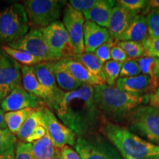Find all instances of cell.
I'll return each instance as SVG.
<instances>
[{
	"instance_id": "cell-1",
	"label": "cell",
	"mask_w": 159,
	"mask_h": 159,
	"mask_svg": "<svg viewBox=\"0 0 159 159\" xmlns=\"http://www.w3.org/2000/svg\"><path fill=\"white\" fill-rule=\"evenodd\" d=\"M94 86L84 84L77 90L64 92L53 105L57 118L79 136L94 133L102 115L94 99Z\"/></svg>"
},
{
	"instance_id": "cell-2",
	"label": "cell",
	"mask_w": 159,
	"mask_h": 159,
	"mask_svg": "<svg viewBox=\"0 0 159 159\" xmlns=\"http://www.w3.org/2000/svg\"><path fill=\"white\" fill-rule=\"evenodd\" d=\"M94 89L95 102L102 116L116 124L128 121L136 108L149 104V94L134 95L107 84Z\"/></svg>"
},
{
	"instance_id": "cell-3",
	"label": "cell",
	"mask_w": 159,
	"mask_h": 159,
	"mask_svg": "<svg viewBox=\"0 0 159 159\" xmlns=\"http://www.w3.org/2000/svg\"><path fill=\"white\" fill-rule=\"evenodd\" d=\"M99 129L122 156L123 159H145L159 156V146L142 139L128 128L102 116Z\"/></svg>"
},
{
	"instance_id": "cell-4",
	"label": "cell",
	"mask_w": 159,
	"mask_h": 159,
	"mask_svg": "<svg viewBox=\"0 0 159 159\" xmlns=\"http://www.w3.org/2000/svg\"><path fill=\"white\" fill-rule=\"evenodd\" d=\"M24 5L16 3L0 11V43L9 45L30 30Z\"/></svg>"
},
{
	"instance_id": "cell-5",
	"label": "cell",
	"mask_w": 159,
	"mask_h": 159,
	"mask_svg": "<svg viewBox=\"0 0 159 159\" xmlns=\"http://www.w3.org/2000/svg\"><path fill=\"white\" fill-rule=\"evenodd\" d=\"M129 130L159 146V110L150 105H141L128 119Z\"/></svg>"
},
{
	"instance_id": "cell-6",
	"label": "cell",
	"mask_w": 159,
	"mask_h": 159,
	"mask_svg": "<svg viewBox=\"0 0 159 159\" xmlns=\"http://www.w3.org/2000/svg\"><path fill=\"white\" fill-rule=\"evenodd\" d=\"M66 4L58 0H27L24 7L32 28L42 29L57 21Z\"/></svg>"
},
{
	"instance_id": "cell-7",
	"label": "cell",
	"mask_w": 159,
	"mask_h": 159,
	"mask_svg": "<svg viewBox=\"0 0 159 159\" xmlns=\"http://www.w3.org/2000/svg\"><path fill=\"white\" fill-rule=\"evenodd\" d=\"M75 149L82 159H123L106 137L95 133L77 136Z\"/></svg>"
},
{
	"instance_id": "cell-8",
	"label": "cell",
	"mask_w": 159,
	"mask_h": 159,
	"mask_svg": "<svg viewBox=\"0 0 159 159\" xmlns=\"http://www.w3.org/2000/svg\"><path fill=\"white\" fill-rule=\"evenodd\" d=\"M41 30L52 51L59 60L73 58L77 55L68 32L63 22L57 21Z\"/></svg>"
},
{
	"instance_id": "cell-9",
	"label": "cell",
	"mask_w": 159,
	"mask_h": 159,
	"mask_svg": "<svg viewBox=\"0 0 159 159\" xmlns=\"http://www.w3.org/2000/svg\"><path fill=\"white\" fill-rule=\"evenodd\" d=\"M12 48L27 52L46 62L58 61L43 36L41 29L32 28L21 39L7 45Z\"/></svg>"
},
{
	"instance_id": "cell-10",
	"label": "cell",
	"mask_w": 159,
	"mask_h": 159,
	"mask_svg": "<svg viewBox=\"0 0 159 159\" xmlns=\"http://www.w3.org/2000/svg\"><path fill=\"white\" fill-rule=\"evenodd\" d=\"M41 109L42 111L43 126L55 148L60 150L66 145H75L77 135L74 131L60 121L47 105L41 107Z\"/></svg>"
},
{
	"instance_id": "cell-11",
	"label": "cell",
	"mask_w": 159,
	"mask_h": 159,
	"mask_svg": "<svg viewBox=\"0 0 159 159\" xmlns=\"http://www.w3.org/2000/svg\"><path fill=\"white\" fill-rule=\"evenodd\" d=\"M21 66L0 47V91L5 97L15 88L22 85Z\"/></svg>"
},
{
	"instance_id": "cell-12",
	"label": "cell",
	"mask_w": 159,
	"mask_h": 159,
	"mask_svg": "<svg viewBox=\"0 0 159 159\" xmlns=\"http://www.w3.org/2000/svg\"><path fill=\"white\" fill-rule=\"evenodd\" d=\"M85 19L83 13L75 10L66 4L63 9V23L68 32L77 55L85 52L83 26Z\"/></svg>"
},
{
	"instance_id": "cell-13",
	"label": "cell",
	"mask_w": 159,
	"mask_h": 159,
	"mask_svg": "<svg viewBox=\"0 0 159 159\" xmlns=\"http://www.w3.org/2000/svg\"><path fill=\"white\" fill-rule=\"evenodd\" d=\"M44 105H47L44 101L30 94L21 85L12 90L2 99L0 107L6 113L25 108H40Z\"/></svg>"
},
{
	"instance_id": "cell-14",
	"label": "cell",
	"mask_w": 159,
	"mask_h": 159,
	"mask_svg": "<svg viewBox=\"0 0 159 159\" xmlns=\"http://www.w3.org/2000/svg\"><path fill=\"white\" fill-rule=\"evenodd\" d=\"M115 85L120 90L134 95L150 94L158 88L150 76L142 74L135 77H119Z\"/></svg>"
},
{
	"instance_id": "cell-15",
	"label": "cell",
	"mask_w": 159,
	"mask_h": 159,
	"mask_svg": "<svg viewBox=\"0 0 159 159\" xmlns=\"http://www.w3.org/2000/svg\"><path fill=\"white\" fill-rule=\"evenodd\" d=\"M21 72L23 88L30 94L44 101L47 106L51 108L53 103L52 96L40 83L33 66H21Z\"/></svg>"
},
{
	"instance_id": "cell-16",
	"label": "cell",
	"mask_w": 159,
	"mask_h": 159,
	"mask_svg": "<svg viewBox=\"0 0 159 159\" xmlns=\"http://www.w3.org/2000/svg\"><path fill=\"white\" fill-rule=\"evenodd\" d=\"M136 15V13L128 11L116 2L111 12L107 27L111 37L119 41V38L126 31Z\"/></svg>"
},
{
	"instance_id": "cell-17",
	"label": "cell",
	"mask_w": 159,
	"mask_h": 159,
	"mask_svg": "<svg viewBox=\"0 0 159 159\" xmlns=\"http://www.w3.org/2000/svg\"><path fill=\"white\" fill-rule=\"evenodd\" d=\"M83 37L86 53H94L98 47L112 38L108 29L89 21H85L83 26Z\"/></svg>"
},
{
	"instance_id": "cell-18",
	"label": "cell",
	"mask_w": 159,
	"mask_h": 159,
	"mask_svg": "<svg viewBox=\"0 0 159 159\" xmlns=\"http://www.w3.org/2000/svg\"><path fill=\"white\" fill-rule=\"evenodd\" d=\"M36 76L44 88L52 94L53 98V105L61 98L64 93L57 85L54 75L51 68L50 62H43L33 66Z\"/></svg>"
},
{
	"instance_id": "cell-19",
	"label": "cell",
	"mask_w": 159,
	"mask_h": 159,
	"mask_svg": "<svg viewBox=\"0 0 159 159\" xmlns=\"http://www.w3.org/2000/svg\"><path fill=\"white\" fill-rule=\"evenodd\" d=\"M114 0H97L96 5L89 11L83 12L85 19L107 28L111 12L116 5Z\"/></svg>"
},
{
	"instance_id": "cell-20",
	"label": "cell",
	"mask_w": 159,
	"mask_h": 159,
	"mask_svg": "<svg viewBox=\"0 0 159 159\" xmlns=\"http://www.w3.org/2000/svg\"><path fill=\"white\" fill-rule=\"evenodd\" d=\"M148 36L146 16L137 14L132 20L126 31L119 38L118 41H135L142 43Z\"/></svg>"
},
{
	"instance_id": "cell-21",
	"label": "cell",
	"mask_w": 159,
	"mask_h": 159,
	"mask_svg": "<svg viewBox=\"0 0 159 159\" xmlns=\"http://www.w3.org/2000/svg\"><path fill=\"white\" fill-rule=\"evenodd\" d=\"M51 68L54 75L55 81L60 89L64 92L77 90L84 84L75 80L64 68L61 60L51 61Z\"/></svg>"
},
{
	"instance_id": "cell-22",
	"label": "cell",
	"mask_w": 159,
	"mask_h": 159,
	"mask_svg": "<svg viewBox=\"0 0 159 159\" xmlns=\"http://www.w3.org/2000/svg\"><path fill=\"white\" fill-rule=\"evenodd\" d=\"M61 62L64 68L76 80L85 85L92 86L102 85L97 80L91 75L86 68L80 61L75 58L61 59Z\"/></svg>"
},
{
	"instance_id": "cell-23",
	"label": "cell",
	"mask_w": 159,
	"mask_h": 159,
	"mask_svg": "<svg viewBox=\"0 0 159 159\" xmlns=\"http://www.w3.org/2000/svg\"><path fill=\"white\" fill-rule=\"evenodd\" d=\"M73 58L76 59L82 63L91 73V75L95 77L101 84H106V80L103 70L104 63L99 61L94 53L84 52L83 54L75 55Z\"/></svg>"
},
{
	"instance_id": "cell-24",
	"label": "cell",
	"mask_w": 159,
	"mask_h": 159,
	"mask_svg": "<svg viewBox=\"0 0 159 159\" xmlns=\"http://www.w3.org/2000/svg\"><path fill=\"white\" fill-rule=\"evenodd\" d=\"M42 111L41 108L34 109L29 115L24 123L21 129L16 134V138L19 142H27V139L31 136L35 128L39 125H43Z\"/></svg>"
},
{
	"instance_id": "cell-25",
	"label": "cell",
	"mask_w": 159,
	"mask_h": 159,
	"mask_svg": "<svg viewBox=\"0 0 159 159\" xmlns=\"http://www.w3.org/2000/svg\"><path fill=\"white\" fill-rule=\"evenodd\" d=\"M33 110V108H25L19 111L6 112L5 114V120L7 129L12 134L16 136L26 119Z\"/></svg>"
},
{
	"instance_id": "cell-26",
	"label": "cell",
	"mask_w": 159,
	"mask_h": 159,
	"mask_svg": "<svg viewBox=\"0 0 159 159\" xmlns=\"http://www.w3.org/2000/svg\"><path fill=\"white\" fill-rule=\"evenodd\" d=\"M32 146L33 153L37 159H50L57 150L47 134L42 139L32 143Z\"/></svg>"
},
{
	"instance_id": "cell-27",
	"label": "cell",
	"mask_w": 159,
	"mask_h": 159,
	"mask_svg": "<svg viewBox=\"0 0 159 159\" xmlns=\"http://www.w3.org/2000/svg\"><path fill=\"white\" fill-rule=\"evenodd\" d=\"M1 47L7 54L13 57L19 64H22V66H34L41 63L46 62L43 59L35 57L27 52L13 49L7 45H2Z\"/></svg>"
},
{
	"instance_id": "cell-28",
	"label": "cell",
	"mask_w": 159,
	"mask_h": 159,
	"mask_svg": "<svg viewBox=\"0 0 159 159\" xmlns=\"http://www.w3.org/2000/svg\"><path fill=\"white\" fill-rule=\"evenodd\" d=\"M117 43L125 52L128 59L136 60L146 55L142 43L135 41H118Z\"/></svg>"
},
{
	"instance_id": "cell-29",
	"label": "cell",
	"mask_w": 159,
	"mask_h": 159,
	"mask_svg": "<svg viewBox=\"0 0 159 159\" xmlns=\"http://www.w3.org/2000/svg\"><path fill=\"white\" fill-rule=\"evenodd\" d=\"M122 63L111 61L104 63L103 70L106 80V84L108 85H115L116 80L119 78Z\"/></svg>"
},
{
	"instance_id": "cell-30",
	"label": "cell",
	"mask_w": 159,
	"mask_h": 159,
	"mask_svg": "<svg viewBox=\"0 0 159 159\" xmlns=\"http://www.w3.org/2000/svg\"><path fill=\"white\" fill-rule=\"evenodd\" d=\"M18 139L8 129L0 130V155L15 151Z\"/></svg>"
},
{
	"instance_id": "cell-31",
	"label": "cell",
	"mask_w": 159,
	"mask_h": 159,
	"mask_svg": "<svg viewBox=\"0 0 159 159\" xmlns=\"http://www.w3.org/2000/svg\"><path fill=\"white\" fill-rule=\"evenodd\" d=\"M158 60V58H156V57L148 56V55H145V56L136 59L141 73L142 75L150 76L154 80L157 87H158V85L155 81V71H156Z\"/></svg>"
},
{
	"instance_id": "cell-32",
	"label": "cell",
	"mask_w": 159,
	"mask_h": 159,
	"mask_svg": "<svg viewBox=\"0 0 159 159\" xmlns=\"http://www.w3.org/2000/svg\"><path fill=\"white\" fill-rule=\"evenodd\" d=\"M146 18L149 36L159 38V9H152Z\"/></svg>"
},
{
	"instance_id": "cell-33",
	"label": "cell",
	"mask_w": 159,
	"mask_h": 159,
	"mask_svg": "<svg viewBox=\"0 0 159 159\" xmlns=\"http://www.w3.org/2000/svg\"><path fill=\"white\" fill-rule=\"evenodd\" d=\"M118 41L115 40L113 38L109 40L108 42L103 43L100 47L97 49V50L94 52V54L98 57V59L102 63H105L108 61H111V51L112 47L117 43Z\"/></svg>"
},
{
	"instance_id": "cell-34",
	"label": "cell",
	"mask_w": 159,
	"mask_h": 159,
	"mask_svg": "<svg viewBox=\"0 0 159 159\" xmlns=\"http://www.w3.org/2000/svg\"><path fill=\"white\" fill-rule=\"evenodd\" d=\"M15 159H37L33 153L32 143L18 142L15 149Z\"/></svg>"
},
{
	"instance_id": "cell-35",
	"label": "cell",
	"mask_w": 159,
	"mask_h": 159,
	"mask_svg": "<svg viewBox=\"0 0 159 159\" xmlns=\"http://www.w3.org/2000/svg\"><path fill=\"white\" fill-rule=\"evenodd\" d=\"M141 71L136 60L128 59L122 63L119 77H130L140 75Z\"/></svg>"
},
{
	"instance_id": "cell-36",
	"label": "cell",
	"mask_w": 159,
	"mask_h": 159,
	"mask_svg": "<svg viewBox=\"0 0 159 159\" xmlns=\"http://www.w3.org/2000/svg\"><path fill=\"white\" fill-rule=\"evenodd\" d=\"M116 2L136 14L147 8L149 5V1L146 0H119Z\"/></svg>"
},
{
	"instance_id": "cell-37",
	"label": "cell",
	"mask_w": 159,
	"mask_h": 159,
	"mask_svg": "<svg viewBox=\"0 0 159 159\" xmlns=\"http://www.w3.org/2000/svg\"><path fill=\"white\" fill-rule=\"evenodd\" d=\"M142 43L146 55L159 59V38L148 36Z\"/></svg>"
},
{
	"instance_id": "cell-38",
	"label": "cell",
	"mask_w": 159,
	"mask_h": 159,
	"mask_svg": "<svg viewBox=\"0 0 159 159\" xmlns=\"http://www.w3.org/2000/svg\"><path fill=\"white\" fill-rule=\"evenodd\" d=\"M97 2V0H70L67 4L76 11L83 13L94 7Z\"/></svg>"
},
{
	"instance_id": "cell-39",
	"label": "cell",
	"mask_w": 159,
	"mask_h": 159,
	"mask_svg": "<svg viewBox=\"0 0 159 159\" xmlns=\"http://www.w3.org/2000/svg\"><path fill=\"white\" fill-rule=\"evenodd\" d=\"M111 57L112 61L119 63H124L125 61L128 60V57L127 56L125 52L119 47L118 43H116L111 49Z\"/></svg>"
},
{
	"instance_id": "cell-40",
	"label": "cell",
	"mask_w": 159,
	"mask_h": 159,
	"mask_svg": "<svg viewBox=\"0 0 159 159\" xmlns=\"http://www.w3.org/2000/svg\"><path fill=\"white\" fill-rule=\"evenodd\" d=\"M61 159H82L77 151L73 150L69 145H66L59 150Z\"/></svg>"
},
{
	"instance_id": "cell-41",
	"label": "cell",
	"mask_w": 159,
	"mask_h": 159,
	"mask_svg": "<svg viewBox=\"0 0 159 159\" xmlns=\"http://www.w3.org/2000/svg\"><path fill=\"white\" fill-rule=\"evenodd\" d=\"M46 134H47V130H46L45 127L43 126V124L41 125H39V126H38L37 128L35 129L34 131L33 132V134H31V136L29 137V139H27V143L34 142L35 141L39 140V139H42Z\"/></svg>"
},
{
	"instance_id": "cell-42",
	"label": "cell",
	"mask_w": 159,
	"mask_h": 159,
	"mask_svg": "<svg viewBox=\"0 0 159 159\" xmlns=\"http://www.w3.org/2000/svg\"><path fill=\"white\" fill-rule=\"evenodd\" d=\"M149 105L159 110V86L152 94H149Z\"/></svg>"
},
{
	"instance_id": "cell-43",
	"label": "cell",
	"mask_w": 159,
	"mask_h": 159,
	"mask_svg": "<svg viewBox=\"0 0 159 159\" xmlns=\"http://www.w3.org/2000/svg\"><path fill=\"white\" fill-rule=\"evenodd\" d=\"M5 114L4 111L0 107V130L7 129V125H6L5 120Z\"/></svg>"
},
{
	"instance_id": "cell-44",
	"label": "cell",
	"mask_w": 159,
	"mask_h": 159,
	"mask_svg": "<svg viewBox=\"0 0 159 159\" xmlns=\"http://www.w3.org/2000/svg\"><path fill=\"white\" fill-rule=\"evenodd\" d=\"M0 159H15V151L0 155Z\"/></svg>"
},
{
	"instance_id": "cell-45",
	"label": "cell",
	"mask_w": 159,
	"mask_h": 159,
	"mask_svg": "<svg viewBox=\"0 0 159 159\" xmlns=\"http://www.w3.org/2000/svg\"><path fill=\"white\" fill-rule=\"evenodd\" d=\"M148 6L152 9H159V0H151V1H149Z\"/></svg>"
},
{
	"instance_id": "cell-46",
	"label": "cell",
	"mask_w": 159,
	"mask_h": 159,
	"mask_svg": "<svg viewBox=\"0 0 159 159\" xmlns=\"http://www.w3.org/2000/svg\"><path fill=\"white\" fill-rule=\"evenodd\" d=\"M155 81H156L158 87L159 86V59L158 60V63H157L156 71H155Z\"/></svg>"
},
{
	"instance_id": "cell-47",
	"label": "cell",
	"mask_w": 159,
	"mask_h": 159,
	"mask_svg": "<svg viewBox=\"0 0 159 159\" xmlns=\"http://www.w3.org/2000/svg\"><path fill=\"white\" fill-rule=\"evenodd\" d=\"M50 159H61V155H60V151H59L58 149H57L55 154L54 155V156H53V157H52Z\"/></svg>"
},
{
	"instance_id": "cell-48",
	"label": "cell",
	"mask_w": 159,
	"mask_h": 159,
	"mask_svg": "<svg viewBox=\"0 0 159 159\" xmlns=\"http://www.w3.org/2000/svg\"><path fill=\"white\" fill-rule=\"evenodd\" d=\"M4 94H2V93L1 92V91H0V105H1V102H2V99H4Z\"/></svg>"
},
{
	"instance_id": "cell-49",
	"label": "cell",
	"mask_w": 159,
	"mask_h": 159,
	"mask_svg": "<svg viewBox=\"0 0 159 159\" xmlns=\"http://www.w3.org/2000/svg\"><path fill=\"white\" fill-rule=\"evenodd\" d=\"M145 159H159V156H152V157H149L148 158H145Z\"/></svg>"
}]
</instances>
